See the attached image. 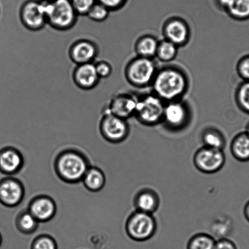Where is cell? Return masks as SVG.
Instances as JSON below:
<instances>
[{
  "instance_id": "11",
  "label": "cell",
  "mask_w": 249,
  "mask_h": 249,
  "mask_svg": "<svg viewBox=\"0 0 249 249\" xmlns=\"http://www.w3.org/2000/svg\"><path fill=\"white\" fill-rule=\"evenodd\" d=\"M189 119V109L182 102L172 101L165 105L162 123L168 128L180 130L186 126Z\"/></svg>"
},
{
  "instance_id": "20",
  "label": "cell",
  "mask_w": 249,
  "mask_h": 249,
  "mask_svg": "<svg viewBox=\"0 0 249 249\" xmlns=\"http://www.w3.org/2000/svg\"><path fill=\"white\" fill-rule=\"evenodd\" d=\"M106 176L98 167L90 166L82 180L84 186L90 191L97 192L106 184Z\"/></svg>"
},
{
  "instance_id": "17",
  "label": "cell",
  "mask_w": 249,
  "mask_h": 249,
  "mask_svg": "<svg viewBox=\"0 0 249 249\" xmlns=\"http://www.w3.org/2000/svg\"><path fill=\"white\" fill-rule=\"evenodd\" d=\"M163 33L166 40L171 41L179 47L185 45L189 40L190 31L189 26L179 18H172L167 21Z\"/></svg>"
},
{
  "instance_id": "27",
  "label": "cell",
  "mask_w": 249,
  "mask_h": 249,
  "mask_svg": "<svg viewBox=\"0 0 249 249\" xmlns=\"http://www.w3.org/2000/svg\"><path fill=\"white\" fill-rule=\"evenodd\" d=\"M236 100L241 110L249 114V81L244 82L238 87Z\"/></svg>"
},
{
  "instance_id": "9",
  "label": "cell",
  "mask_w": 249,
  "mask_h": 249,
  "mask_svg": "<svg viewBox=\"0 0 249 249\" xmlns=\"http://www.w3.org/2000/svg\"><path fill=\"white\" fill-rule=\"evenodd\" d=\"M193 163L197 170L205 174H213L220 171L226 163L224 150L203 146L196 151Z\"/></svg>"
},
{
  "instance_id": "2",
  "label": "cell",
  "mask_w": 249,
  "mask_h": 249,
  "mask_svg": "<svg viewBox=\"0 0 249 249\" xmlns=\"http://www.w3.org/2000/svg\"><path fill=\"white\" fill-rule=\"evenodd\" d=\"M90 166L89 160L84 153L72 148L60 151L55 162L58 177L68 183L82 181Z\"/></svg>"
},
{
  "instance_id": "15",
  "label": "cell",
  "mask_w": 249,
  "mask_h": 249,
  "mask_svg": "<svg viewBox=\"0 0 249 249\" xmlns=\"http://www.w3.org/2000/svg\"><path fill=\"white\" fill-rule=\"evenodd\" d=\"M28 211L38 222L50 221L56 212L55 202L46 195H38L29 202Z\"/></svg>"
},
{
  "instance_id": "36",
  "label": "cell",
  "mask_w": 249,
  "mask_h": 249,
  "mask_svg": "<svg viewBox=\"0 0 249 249\" xmlns=\"http://www.w3.org/2000/svg\"><path fill=\"white\" fill-rule=\"evenodd\" d=\"M218 1L221 6L226 8L229 4L230 3L231 0H218Z\"/></svg>"
},
{
  "instance_id": "22",
  "label": "cell",
  "mask_w": 249,
  "mask_h": 249,
  "mask_svg": "<svg viewBox=\"0 0 249 249\" xmlns=\"http://www.w3.org/2000/svg\"><path fill=\"white\" fill-rule=\"evenodd\" d=\"M39 222L33 214L24 209L19 212L16 218V225L20 232L26 235L33 233L38 228Z\"/></svg>"
},
{
  "instance_id": "14",
  "label": "cell",
  "mask_w": 249,
  "mask_h": 249,
  "mask_svg": "<svg viewBox=\"0 0 249 249\" xmlns=\"http://www.w3.org/2000/svg\"><path fill=\"white\" fill-rule=\"evenodd\" d=\"M73 80L80 89L89 91L97 87L100 78L97 74L95 63L78 65L73 72Z\"/></svg>"
},
{
  "instance_id": "13",
  "label": "cell",
  "mask_w": 249,
  "mask_h": 249,
  "mask_svg": "<svg viewBox=\"0 0 249 249\" xmlns=\"http://www.w3.org/2000/svg\"><path fill=\"white\" fill-rule=\"evenodd\" d=\"M138 99L133 95L119 94L111 99L104 111L128 120L134 116Z\"/></svg>"
},
{
  "instance_id": "32",
  "label": "cell",
  "mask_w": 249,
  "mask_h": 249,
  "mask_svg": "<svg viewBox=\"0 0 249 249\" xmlns=\"http://www.w3.org/2000/svg\"><path fill=\"white\" fill-rule=\"evenodd\" d=\"M239 75L245 81H249V55L241 58L237 65Z\"/></svg>"
},
{
  "instance_id": "12",
  "label": "cell",
  "mask_w": 249,
  "mask_h": 249,
  "mask_svg": "<svg viewBox=\"0 0 249 249\" xmlns=\"http://www.w3.org/2000/svg\"><path fill=\"white\" fill-rule=\"evenodd\" d=\"M71 60L78 65L94 63L99 53L97 44L89 39L82 38L75 41L69 49Z\"/></svg>"
},
{
  "instance_id": "33",
  "label": "cell",
  "mask_w": 249,
  "mask_h": 249,
  "mask_svg": "<svg viewBox=\"0 0 249 249\" xmlns=\"http://www.w3.org/2000/svg\"><path fill=\"white\" fill-rule=\"evenodd\" d=\"M97 1L104 5L111 12L120 9L125 4L126 0H97Z\"/></svg>"
},
{
  "instance_id": "18",
  "label": "cell",
  "mask_w": 249,
  "mask_h": 249,
  "mask_svg": "<svg viewBox=\"0 0 249 249\" xmlns=\"http://www.w3.org/2000/svg\"><path fill=\"white\" fill-rule=\"evenodd\" d=\"M160 197L157 193L151 189H143L135 195L134 204L136 211L153 214L160 206Z\"/></svg>"
},
{
  "instance_id": "31",
  "label": "cell",
  "mask_w": 249,
  "mask_h": 249,
  "mask_svg": "<svg viewBox=\"0 0 249 249\" xmlns=\"http://www.w3.org/2000/svg\"><path fill=\"white\" fill-rule=\"evenodd\" d=\"M97 75L100 79H107L113 72L111 63L106 60H100L95 63Z\"/></svg>"
},
{
  "instance_id": "26",
  "label": "cell",
  "mask_w": 249,
  "mask_h": 249,
  "mask_svg": "<svg viewBox=\"0 0 249 249\" xmlns=\"http://www.w3.org/2000/svg\"><path fill=\"white\" fill-rule=\"evenodd\" d=\"M178 46L167 40L158 42L156 55L162 62H169L174 59L178 52Z\"/></svg>"
},
{
  "instance_id": "38",
  "label": "cell",
  "mask_w": 249,
  "mask_h": 249,
  "mask_svg": "<svg viewBox=\"0 0 249 249\" xmlns=\"http://www.w3.org/2000/svg\"><path fill=\"white\" fill-rule=\"evenodd\" d=\"M2 244V236L1 232H0V248H1V246Z\"/></svg>"
},
{
  "instance_id": "30",
  "label": "cell",
  "mask_w": 249,
  "mask_h": 249,
  "mask_svg": "<svg viewBox=\"0 0 249 249\" xmlns=\"http://www.w3.org/2000/svg\"><path fill=\"white\" fill-rule=\"evenodd\" d=\"M78 16H86L97 0H70Z\"/></svg>"
},
{
  "instance_id": "16",
  "label": "cell",
  "mask_w": 249,
  "mask_h": 249,
  "mask_svg": "<svg viewBox=\"0 0 249 249\" xmlns=\"http://www.w3.org/2000/svg\"><path fill=\"white\" fill-rule=\"evenodd\" d=\"M24 160L21 153L12 146H3L0 149V173L12 176L23 167Z\"/></svg>"
},
{
  "instance_id": "10",
  "label": "cell",
  "mask_w": 249,
  "mask_h": 249,
  "mask_svg": "<svg viewBox=\"0 0 249 249\" xmlns=\"http://www.w3.org/2000/svg\"><path fill=\"white\" fill-rule=\"evenodd\" d=\"M24 189L19 179L11 176H5L0 179V204L14 207L23 201Z\"/></svg>"
},
{
  "instance_id": "37",
  "label": "cell",
  "mask_w": 249,
  "mask_h": 249,
  "mask_svg": "<svg viewBox=\"0 0 249 249\" xmlns=\"http://www.w3.org/2000/svg\"><path fill=\"white\" fill-rule=\"evenodd\" d=\"M245 132L246 134H247L249 136V123L248 124L247 126H246Z\"/></svg>"
},
{
  "instance_id": "25",
  "label": "cell",
  "mask_w": 249,
  "mask_h": 249,
  "mask_svg": "<svg viewBox=\"0 0 249 249\" xmlns=\"http://www.w3.org/2000/svg\"><path fill=\"white\" fill-rule=\"evenodd\" d=\"M216 240L209 234L200 233L192 236L187 244V249H214Z\"/></svg>"
},
{
  "instance_id": "19",
  "label": "cell",
  "mask_w": 249,
  "mask_h": 249,
  "mask_svg": "<svg viewBox=\"0 0 249 249\" xmlns=\"http://www.w3.org/2000/svg\"><path fill=\"white\" fill-rule=\"evenodd\" d=\"M230 151L236 160L243 162L249 161V136L245 131L234 137L231 142Z\"/></svg>"
},
{
  "instance_id": "39",
  "label": "cell",
  "mask_w": 249,
  "mask_h": 249,
  "mask_svg": "<svg viewBox=\"0 0 249 249\" xmlns=\"http://www.w3.org/2000/svg\"><path fill=\"white\" fill-rule=\"evenodd\" d=\"M43 1H53V0H43Z\"/></svg>"
},
{
  "instance_id": "6",
  "label": "cell",
  "mask_w": 249,
  "mask_h": 249,
  "mask_svg": "<svg viewBox=\"0 0 249 249\" xmlns=\"http://www.w3.org/2000/svg\"><path fill=\"white\" fill-rule=\"evenodd\" d=\"M157 73L155 62L152 58L138 57L127 65L126 79L135 87L146 86L152 82Z\"/></svg>"
},
{
  "instance_id": "5",
  "label": "cell",
  "mask_w": 249,
  "mask_h": 249,
  "mask_svg": "<svg viewBox=\"0 0 249 249\" xmlns=\"http://www.w3.org/2000/svg\"><path fill=\"white\" fill-rule=\"evenodd\" d=\"M165 105L155 94H148L137 100L134 116L141 124L155 126L162 123Z\"/></svg>"
},
{
  "instance_id": "28",
  "label": "cell",
  "mask_w": 249,
  "mask_h": 249,
  "mask_svg": "<svg viewBox=\"0 0 249 249\" xmlns=\"http://www.w3.org/2000/svg\"><path fill=\"white\" fill-rule=\"evenodd\" d=\"M30 249H58V244L52 236L41 234L34 239Z\"/></svg>"
},
{
  "instance_id": "7",
  "label": "cell",
  "mask_w": 249,
  "mask_h": 249,
  "mask_svg": "<svg viewBox=\"0 0 249 249\" xmlns=\"http://www.w3.org/2000/svg\"><path fill=\"white\" fill-rule=\"evenodd\" d=\"M100 133L109 142L121 143L128 139L130 127L127 120L104 111L99 123Z\"/></svg>"
},
{
  "instance_id": "3",
  "label": "cell",
  "mask_w": 249,
  "mask_h": 249,
  "mask_svg": "<svg viewBox=\"0 0 249 249\" xmlns=\"http://www.w3.org/2000/svg\"><path fill=\"white\" fill-rule=\"evenodd\" d=\"M47 24L56 30L65 31L75 26L78 15L70 0L45 1Z\"/></svg>"
},
{
  "instance_id": "35",
  "label": "cell",
  "mask_w": 249,
  "mask_h": 249,
  "mask_svg": "<svg viewBox=\"0 0 249 249\" xmlns=\"http://www.w3.org/2000/svg\"><path fill=\"white\" fill-rule=\"evenodd\" d=\"M244 214L249 223V201L245 205V209H244Z\"/></svg>"
},
{
  "instance_id": "29",
  "label": "cell",
  "mask_w": 249,
  "mask_h": 249,
  "mask_svg": "<svg viewBox=\"0 0 249 249\" xmlns=\"http://www.w3.org/2000/svg\"><path fill=\"white\" fill-rule=\"evenodd\" d=\"M110 12L111 11L106 7L97 1L90 9L86 16L92 21L100 23L108 18Z\"/></svg>"
},
{
  "instance_id": "4",
  "label": "cell",
  "mask_w": 249,
  "mask_h": 249,
  "mask_svg": "<svg viewBox=\"0 0 249 249\" xmlns=\"http://www.w3.org/2000/svg\"><path fill=\"white\" fill-rule=\"evenodd\" d=\"M157 224L153 214L134 211L129 216L125 223L127 235L136 242H144L154 236Z\"/></svg>"
},
{
  "instance_id": "8",
  "label": "cell",
  "mask_w": 249,
  "mask_h": 249,
  "mask_svg": "<svg viewBox=\"0 0 249 249\" xmlns=\"http://www.w3.org/2000/svg\"><path fill=\"white\" fill-rule=\"evenodd\" d=\"M19 16L22 24L28 30H41L47 24L45 1L26 0L19 9Z\"/></svg>"
},
{
  "instance_id": "1",
  "label": "cell",
  "mask_w": 249,
  "mask_h": 249,
  "mask_svg": "<svg viewBox=\"0 0 249 249\" xmlns=\"http://www.w3.org/2000/svg\"><path fill=\"white\" fill-rule=\"evenodd\" d=\"M186 75L176 68H165L158 71L152 85L153 94L163 101H179L188 88Z\"/></svg>"
},
{
  "instance_id": "21",
  "label": "cell",
  "mask_w": 249,
  "mask_h": 249,
  "mask_svg": "<svg viewBox=\"0 0 249 249\" xmlns=\"http://www.w3.org/2000/svg\"><path fill=\"white\" fill-rule=\"evenodd\" d=\"M158 42L152 36H144L136 43L135 51L138 57L152 58L156 55Z\"/></svg>"
},
{
  "instance_id": "24",
  "label": "cell",
  "mask_w": 249,
  "mask_h": 249,
  "mask_svg": "<svg viewBox=\"0 0 249 249\" xmlns=\"http://www.w3.org/2000/svg\"><path fill=\"white\" fill-rule=\"evenodd\" d=\"M226 9L229 15L235 19H249V0H231Z\"/></svg>"
},
{
  "instance_id": "34",
  "label": "cell",
  "mask_w": 249,
  "mask_h": 249,
  "mask_svg": "<svg viewBox=\"0 0 249 249\" xmlns=\"http://www.w3.org/2000/svg\"><path fill=\"white\" fill-rule=\"evenodd\" d=\"M214 249H238L235 243L228 238H222L216 240Z\"/></svg>"
},
{
  "instance_id": "23",
  "label": "cell",
  "mask_w": 249,
  "mask_h": 249,
  "mask_svg": "<svg viewBox=\"0 0 249 249\" xmlns=\"http://www.w3.org/2000/svg\"><path fill=\"white\" fill-rule=\"evenodd\" d=\"M202 141L204 146L210 148L224 150L226 145L225 137L218 129L209 128L204 130L202 134Z\"/></svg>"
}]
</instances>
